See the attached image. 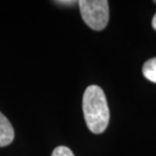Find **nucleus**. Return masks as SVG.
<instances>
[{
  "mask_svg": "<svg viewBox=\"0 0 156 156\" xmlns=\"http://www.w3.org/2000/svg\"><path fill=\"white\" fill-rule=\"evenodd\" d=\"M152 27H153V29L156 30V13L154 14L153 18H152Z\"/></svg>",
  "mask_w": 156,
  "mask_h": 156,
  "instance_id": "0eeeda50",
  "label": "nucleus"
},
{
  "mask_svg": "<svg viewBox=\"0 0 156 156\" xmlns=\"http://www.w3.org/2000/svg\"><path fill=\"white\" fill-rule=\"evenodd\" d=\"M78 5L81 17L91 30H102L108 26L110 8L107 0H81Z\"/></svg>",
  "mask_w": 156,
  "mask_h": 156,
  "instance_id": "f03ea898",
  "label": "nucleus"
},
{
  "mask_svg": "<svg viewBox=\"0 0 156 156\" xmlns=\"http://www.w3.org/2000/svg\"><path fill=\"white\" fill-rule=\"evenodd\" d=\"M56 3H58V4H62V5H70V6H72L74 5L75 3H78L76 1H57Z\"/></svg>",
  "mask_w": 156,
  "mask_h": 156,
  "instance_id": "423d86ee",
  "label": "nucleus"
},
{
  "mask_svg": "<svg viewBox=\"0 0 156 156\" xmlns=\"http://www.w3.org/2000/svg\"><path fill=\"white\" fill-rule=\"evenodd\" d=\"M51 156H75V155H74L72 150H70L66 146H58V147H56L53 150Z\"/></svg>",
  "mask_w": 156,
  "mask_h": 156,
  "instance_id": "39448f33",
  "label": "nucleus"
},
{
  "mask_svg": "<svg viewBox=\"0 0 156 156\" xmlns=\"http://www.w3.org/2000/svg\"><path fill=\"white\" fill-rule=\"evenodd\" d=\"M82 110L86 126L93 134L104 133L110 122L105 94L98 85H89L84 91Z\"/></svg>",
  "mask_w": 156,
  "mask_h": 156,
  "instance_id": "f257e3e1",
  "label": "nucleus"
},
{
  "mask_svg": "<svg viewBox=\"0 0 156 156\" xmlns=\"http://www.w3.org/2000/svg\"><path fill=\"white\" fill-rule=\"evenodd\" d=\"M142 72L146 79L156 83V57L145 62L142 68Z\"/></svg>",
  "mask_w": 156,
  "mask_h": 156,
  "instance_id": "20e7f679",
  "label": "nucleus"
},
{
  "mask_svg": "<svg viewBox=\"0 0 156 156\" xmlns=\"http://www.w3.org/2000/svg\"><path fill=\"white\" fill-rule=\"evenodd\" d=\"M154 3H155V4H156V0H155V1H154Z\"/></svg>",
  "mask_w": 156,
  "mask_h": 156,
  "instance_id": "6e6552de",
  "label": "nucleus"
},
{
  "mask_svg": "<svg viewBox=\"0 0 156 156\" xmlns=\"http://www.w3.org/2000/svg\"><path fill=\"white\" fill-rule=\"evenodd\" d=\"M14 139V129L9 120L0 112V147L10 145Z\"/></svg>",
  "mask_w": 156,
  "mask_h": 156,
  "instance_id": "7ed1b4c3",
  "label": "nucleus"
}]
</instances>
